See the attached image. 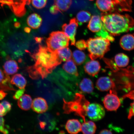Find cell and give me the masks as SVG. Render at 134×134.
Instances as JSON below:
<instances>
[{
  "mask_svg": "<svg viewBox=\"0 0 134 134\" xmlns=\"http://www.w3.org/2000/svg\"><path fill=\"white\" fill-rule=\"evenodd\" d=\"M31 56L35 64L27 67V70L30 77L33 80L46 78L62 62L56 51H51L47 47L41 45Z\"/></svg>",
  "mask_w": 134,
  "mask_h": 134,
  "instance_id": "cell-1",
  "label": "cell"
},
{
  "mask_svg": "<svg viewBox=\"0 0 134 134\" xmlns=\"http://www.w3.org/2000/svg\"><path fill=\"white\" fill-rule=\"evenodd\" d=\"M101 18L105 29L113 36L128 32L134 26V20L127 14L103 13Z\"/></svg>",
  "mask_w": 134,
  "mask_h": 134,
  "instance_id": "cell-2",
  "label": "cell"
},
{
  "mask_svg": "<svg viewBox=\"0 0 134 134\" xmlns=\"http://www.w3.org/2000/svg\"><path fill=\"white\" fill-rule=\"evenodd\" d=\"M86 42L89 53V56L91 60L103 58L105 53L109 51L110 41L107 38L100 36L90 38Z\"/></svg>",
  "mask_w": 134,
  "mask_h": 134,
  "instance_id": "cell-3",
  "label": "cell"
},
{
  "mask_svg": "<svg viewBox=\"0 0 134 134\" xmlns=\"http://www.w3.org/2000/svg\"><path fill=\"white\" fill-rule=\"evenodd\" d=\"M63 109L64 113L68 114L74 113L75 114L81 117L84 122L86 121V110L90 102L84 95L76 93L74 99L72 101L67 102L63 99Z\"/></svg>",
  "mask_w": 134,
  "mask_h": 134,
  "instance_id": "cell-4",
  "label": "cell"
},
{
  "mask_svg": "<svg viewBox=\"0 0 134 134\" xmlns=\"http://www.w3.org/2000/svg\"><path fill=\"white\" fill-rule=\"evenodd\" d=\"M69 41V38L63 32L56 31L50 34L46 43L48 49L55 52L60 48L68 47Z\"/></svg>",
  "mask_w": 134,
  "mask_h": 134,
  "instance_id": "cell-5",
  "label": "cell"
},
{
  "mask_svg": "<svg viewBox=\"0 0 134 134\" xmlns=\"http://www.w3.org/2000/svg\"><path fill=\"white\" fill-rule=\"evenodd\" d=\"M31 0H0L2 6H8L17 16H24L26 14V6L29 5Z\"/></svg>",
  "mask_w": 134,
  "mask_h": 134,
  "instance_id": "cell-6",
  "label": "cell"
},
{
  "mask_svg": "<svg viewBox=\"0 0 134 134\" xmlns=\"http://www.w3.org/2000/svg\"><path fill=\"white\" fill-rule=\"evenodd\" d=\"M105 111L102 105L97 103H89L86 108V115L90 120L97 121L104 117Z\"/></svg>",
  "mask_w": 134,
  "mask_h": 134,
  "instance_id": "cell-7",
  "label": "cell"
},
{
  "mask_svg": "<svg viewBox=\"0 0 134 134\" xmlns=\"http://www.w3.org/2000/svg\"><path fill=\"white\" fill-rule=\"evenodd\" d=\"M103 103L105 108L108 111H115L118 109L121 103L115 89L110 90V93L104 98Z\"/></svg>",
  "mask_w": 134,
  "mask_h": 134,
  "instance_id": "cell-8",
  "label": "cell"
},
{
  "mask_svg": "<svg viewBox=\"0 0 134 134\" xmlns=\"http://www.w3.org/2000/svg\"><path fill=\"white\" fill-rule=\"evenodd\" d=\"M78 22L76 18H73L70 20L68 24L65 23L62 26L63 31L70 40L71 46H75Z\"/></svg>",
  "mask_w": 134,
  "mask_h": 134,
  "instance_id": "cell-9",
  "label": "cell"
},
{
  "mask_svg": "<svg viewBox=\"0 0 134 134\" xmlns=\"http://www.w3.org/2000/svg\"><path fill=\"white\" fill-rule=\"evenodd\" d=\"M97 88L101 91H107L112 89H115L114 82L109 77H101L97 80L96 83Z\"/></svg>",
  "mask_w": 134,
  "mask_h": 134,
  "instance_id": "cell-10",
  "label": "cell"
},
{
  "mask_svg": "<svg viewBox=\"0 0 134 134\" xmlns=\"http://www.w3.org/2000/svg\"><path fill=\"white\" fill-rule=\"evenodd\" d=\"M113 3L115 11L131 12L132 10V0H111Z\"/></svg>",
  "mask_w": 134,
  "mask_h": 134,
  "instance_id": "cell-11",
  "label": "cell"
},
{
  "mask_svg": "<svg viewBox=\"0 0 134 134\" xmlns=\"http://www.w3.org/2000/svg\"><path fill=\"white\" fill-rule=\"evenodd\" d=\"M32 108L33 110L38 113H43L47 110L48 106L44 99L38 97L34 99L32 102Z\"/></svg>",
  "mask_w": 134,
  "mask_h": 134,
  "instance_id": "cell-12",
  "label": "cell"
},
{
  "mask_svg": "<svg viewBox=\"0 0 134 134\" xmlns=\"http://www.w3.org/2000/svg\"><path fill=\"white\" fill-rule=\"evenodd\" d=\"M84 68L85 71L87 74L94 77L98 75L101 66L98 61L95 60H92L86 63Z\"/></svg>",
  "mask_w": 134,
  "mask_h": 134,
  "instance_id": "cell-13",
  "label": "cell"
},
{
  "mask_svg": "<svg viewBox=\"0 0 134 134\" xmlns=\"http://www.w3.org/2000/svg\"><path fill=\"white\" fill-rule=\"evenodd\" d=\"M9 75L0 69V90L4 91H16L10 82Z\"/></svg>",
  "mask_w": 134,
  "mask_h": 134,
  "instance_id": "cell-14",
  "label": "cell"
},
{
  "mask_svg": "<svg viewBox=\"0 0 134 134\" xmlns=\"http://www.w3.org/2000/svg\"><path fill=\"white\" fill-rule=\"evenodd\" d=\"M120 44L124 50L131 51L134 49V34L124 35L120 38Z\"/></svg>",
  "mask_w": 134,
  "mask_h": 134,
  "instance_id": "cell-15",
  "label": "cell"
},
{
  "mask_svg": "<svg viewBox=\"0 0 134 134\" xmlns=\"http://www.w3.org/2000/svg\"><path fill=\"white\" fill-rule=\"evenodd\" d=\"M103 23L101 18L98 15L92 16L88 25L87 27L93 32H98L102 29Z\"/></svg>",
  "mask_w": 134,
  "mask_h": 134,
  "instance_id": "cell-16",
  "label": "cell"
},
{
  "mask_svg": "<svg viewBox=\"0 0 134 134\" xmlns=\"http://www.w3.org/2000/svg\"><path fill=\"white\" fill-rule=\"evenodd\" d=\"M82 125L78 120H69L66 125V130L70 134H77L81 131Z\"/></svg>",
  "mask_w": 134,
  "mask_h": 134,
  "instance_id": "cell-17",
  "label": "cell"
},
{
  "mask_svg": "<svg viewBox=\"0 0 134 134\" xmlns=\"http://www.w3.org/2000/svg\"><path fill=\"white\" fill-rule=\"evenodd\" d=\"M96 5L98 9L103 13L115 12L114 7L111 0H97Z\"/></svg>",
  "mask_w": 134,
  "mask_h": 134,
  "instance_id": "cell-18",
  "label": "cell"
},
{
  "mask_svg": "<svg viewBox=\"0 0 134 134\" xmlns=\"http://www.w3.org/2000/svg\"><path fill=\"white\" fill-rule=\"evenodd\" d=\"M42 19L39 15L36 13H33L28 16L27 23L28 26L33 29H36L41 26Z\"/></svg>",
  "mask_w": 134,
  "mask_h": 134,
  "instance_id": "cell-19",
  "label": "cell"
},
{
  "mask_svg": "<svg viewBox=\"0 0 134 134\" xmlns=\"http://www.w3.org/2000/svg\"><path fill=\"white\" fill-rule=\"evenodd\" d=\"M3 68L4 71L8 75L15 74L19 69V67L16 62L11 59L7 61L3 65Z\"/></svg>",
  "mask_w": 134,
  "mask_h": 134,
  "instance_id": "cell-20",
  "label": "cell"
},
{
  "mask_svg": "<svg viewBox=\"0 0 134 134\" xmlns=\"http://www.w3.org/2000/svg\"><path fill=\"white\" fill-rule=\"evenodd\" d=\"M32 100L30 95L25 94L18 100V105L21 109L24 110H29L31 108Z\"/></svg>",
  "mask_w": 134,
  "mask_h": 134,
  "instance_id": "cell-21",
  "label": "cell"
},
{
  "mask_svg": "<svg viewBox=\"0 0 134 134\" xmlns=\"http://www.w3.org/2000/svg\"><path fill=\"white\" fill-rule=\"evenodd\" d=\"M10 82L12 84L15 85L19 89L25 88L27 84L26 79L20 74L13 75L11 79Z\"/></svg>",
  "mask_w": 134,
  "mask_h": 134,
  "instance_id": "cell-22",
  "label": "cell"
},
{
  "mask_svg": "<svg viewBox=\"0 0 134 134\" xmlns=\"http://www.w3.org/2000/svg\"><path fill=\"white\" fill-rule=\"evenodd\" d=\"M79 87L82 92L88 94L91 93L94 89L93 82L88 78L83 79L80 84Z\"/></svg>",
  "mask_w": 134,
  "mask_h": 134,
  "instance_id": "cell-23",
  "label": "cell"
},
{
  "mask_svg": "<svg viewBox=\"0 0 134 134\" xmlns=\"http://www.w3.org/2000/svg\"><path fill=\"white\" fill-rule=\"evenodd\" d=\"M64 71L69 74L77 76L79 75L77 69L73 60L69 59L66 61L63 66Z\"/></svg>",
  "mask_w": 134,
  "mask_h": 134,
  "instance_id": "cell-24",
  "label": "cell"
},
{
  "mask_svg": "<svg viewBox=\"0 0 134 134\" xmlns=\"http://www.w3.org/2000/svg\"><path fill=\"white\" fill-rule=\"evenodd\" d=\"M114 60L117 66L119 68L127 66L130 61L129 57L123 53H119L115 55Z\"/></svg>",
  "mask_w": 134,
  "mask_h": 134,
  "instance_id": "cell-25",
  "label": "cell"
},
{
  "mask_svg": "<svg viewBox=\"0 0 134 134\" xmlns=\"http://www.w3.org/2000/svg\"><path fill=\"white\" fill-rule=\"evenodd\" d=\"M96 129V125L94 122L92 121L84 122L82 125L81 131L83 134H94Z\"/></svg>",
  "mask_w": 134,
  "mask_h": 134,
  "instance_id": "cell-26",
  "label": "cell"
},
{
  "mask_svg": "<svg viewBox=\"0 0 134 134\" xmlns=\"http://www.w3.org/2000/svg\"><path fill=\"white\" fill-rule=\"evenodd\" d=\"M56 52L62 62H66L71 58V51L67 47L60 48L57 50Z\"/></svg>",
  "mask_w": 134,
  "mask_h": 134,
  "instance_id": "cell-27",
  "label": "cell"
},
{
  "mask_svg": "<svg viewBox=\"0 0 134 134\" xmlns=\"http://www.w3.org/2000/svg\"><path fill=\"white\" fill-rule=\"evenodd\" d=\"M54 4L57 7L60 13L68 10L71 7L72 0H54Z\"/></svg>",
  "mask_w": 134,
  "mask_h": 134,
  "instance_id": "cell-28",
  "label": "cell"
},
{
  "mask_svg": "<svg viewBox=\"0 0 134 134\" xmlns=\"http://www.w3.org/2000/svg\"><path fill=\"white\" fill-rule=\"evenodd\" d=\"M72 55L73 61L76 65L83 64L86 59V55L85 53L80 50H75Z\"/></svg>",
  "mask_w": 134,
  "mask_h": 134,
  "instance_id": "cell-29",
  "label": "cell"
},
{
  "mask_svg": "<svg viewBox=\"0 0 134 134\" xmlns=\"http://www.w3.org/2000/svg\"><path fill=\"white\" fill-rule=\"evenodd\" d=\"M91 18V14L88 12L81 10L76 15L77 20L78 23L81 24L87 22Z\"/></svg>",
  "mask_w": 134,
  "mask_h": 134,
  "instance_id": "cell-30",
  "label": "cell"
},
{
  "mask_svg": "<svg viewBox=\"0 0 134 134\" xmlns=\"http://www.w3.org/2000/svg\"><path fill=\"white\" fill-rule=\"evenodd\" d=\"M128 98L133 100V102L131 104V108L129 112L128 118L130 119L132 117L134 116V90H133L125 95L123 97V98Z\"/></svg>",
  "mask_w": 134,
  "mask_h": 134,
  "instance_id": "cell-31",
  "label": "cell"
},
{
  "mask_svg": "<svg viewBox=\"0 0 134 134\" xmlns=\"http://www.w3.org/2000/svg\"><path fill=\"white\" fill-rule=\"evenodd\" d=\"M97 34L99 36L108 39L110 42L113 41L114 40V38L113 36L110 35L109 33L105 29L103 25L102 29L98 32Z\"/></svg>",
  "mask_w": 134,
  "mask_h": 134,
  "instance_id": "cell-32",
  "label": "cell"
},
{
  "mask_svg": "<svg viewBox=\"0 0 134 134\" xmlns=\"http://www.w3.org/2000/svg\"><path fill=\"white\" fill-rule=\"evenodd\" d=\"M32 4L34 7L38 9H41L45 7L47 0H31Z\"/></svg>",
  "mask_w": 134,
  "mask_h": 134,
  "instance_id": "cell-33",
  "label": "cell"
},
{
  "mask_svg": "<svg viewBox=\"0 0 134 134\" xmlns=\"http://www.w3.org/2000/svg\"><path fill=\"white\" fill-rule=\"evenodd\" d=\"M1 103H0V105ZM0 132L3 133L7 134L9 133L8 130L5 125V120L3 116L0 115Z\"/></svg>",
  "mask_w": 134,
  "mask_h": 134,
  "instance_id": "cell-34",
  "label": "cell"
},
{
  "mask_svg": "<svg viewBox=\"0 0 134 134\" xmlns=\"http://www.w3.org/2000/svg\"><path fill=\"white\" fill-rule=\"evenodd\" d=\"M75 43L77 48L80 50H85L87 48L86 42L83 40H79Z\"/></svg>",
  "mask_w": 134,
  "mask_h": 134,
  "instance_id": "cell-35",
  "label": "cell"
},
{
  "mask_svg": "<svg viewBox=\"0 0 134 134\" xmlns=\"http://www.w3.org/2000/svg\"><path fill=\"white\" fill-rule=\"evenodd\" d=\"M25 90V88L19 89L17 90L13 95V98L15 100H18L24 94Z\"/></svg>",
  "mask_w": 134,
  "mask_h": 134,
  "instance_id": "cell-36",
  "label": "cell"
},
{
  "mask_svg": "<svg viewBox=\"0 0 134 134\" xmlns=\"http://www.w3.org/2000/svg\"><path fill=\"white\" fill-rule=\"evenodd\" d=\"M1 104L4 107L6 114L10 111L11 110V105L9 102L4 100L2 102Z\"/></svg>",
  "mask_w": 134,
  "mask_h": 134,
  "instance_id": "cell-37",
  "label": "cell"
},
{
  "mask_svg": "<svg viewBox=\"0 0 134 134\" xmlns=\"http://www.w3.org/2000/svg\"><path fill=\"white\" fill-rule=\"evenodd\" d=\"M49 11L50 13L53 15L57 14L59 13L60 12L57 7L54 4L50 7Z\"/></svg>",
  "mask_w": 134,
  "mask_h": 134,
  "instance_id": "cell-38",
  "label": "cell"
},
{
  "mask_svg": "<svg viewBox=\"0 0 134 134\" xmlns=\"http://www.w3.org/2000/svg\"><path fill=\"white\" fill-rule=\"evenodd\" d=\"M4 91V90H0V100H3L7 95V93Z\"/></svg>",
  "mask_w": 134,
  "mask_h": 134,
  "instance_id": "cell-39",
  "label": "cell"
},
{
  "mask_svg": "<svg viewBox=\"0 0 134 134\" xmlns=\"http://www.w3.org/2000/svg\"><path fill=\"white\" fill-rule=\"evenodd\" d=\"M112 132L110 131L104 129L100 131L99 134H112Z\"/></svg>",
  "mask_w": 134,
  "mask_h": 134,
  "instance_id": "cell-40",
  "label": "cell"
},
{
  "mask_svg": "<svg viewBox=\"0 0 134 134\" xmlns=\"http://www.w3.org/2000/svg\"><path fill=\"white\" fill-rule=\"evenodd\" d=\"M43 40V38L42 37H36L35 38V40L36 42L37 43H41Z\"/></svg>",
  "mask_w": 134,
  "mask_h": 134,
  "instance_id": "cell-41",
  "label": "cell"
},
{
  "mask_svg": "<svg viewBox=\"0 0 134 134\" xmlns=\"http://www.w3.org/2000/svg\"><path fill=\"white\" fill-rule=\"evenodd\" d=\"M24 31L25 32L29 33L31 31V29L29 27H26L24 28Z\"/></svg>",
  "mask_w": 134,
  "mask_h": 134,
  "instance_id": "cell-42",
  "label": "cell"
},
{
  "mask_svg": "<svg viewBox=\"0 0 134 134\" xmlns=\"http://www.w3.org/2000/svg\"><path fill=\"white\" fill-rule=\"evenodd\" d=\"M89 1H94V0H89Z\"/></svg>",
  "mask_w": 134,
  "mask_h": 134,
  "instance_id": "cell-43",
  "label": "cell"
}]
</instances>
